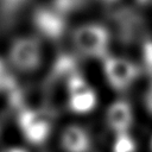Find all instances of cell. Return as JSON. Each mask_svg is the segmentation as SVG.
Here are the masks:
<instances>
[{
	"label": "cell",
	"mask_w": 152,
	"mask_h": 152,
	"mask_svg": "<svg viewBox=\"0 0 152 152\" xmlns=\"http://www.w3.org/2000/svg\"><path fill=\"white\" fill-rule=\"evenodd\" d=\"M110 33L100 24H86L78 26L72 34V42L80 53L91 58L107 57Z\"/></svg>",
	"instance_id": "cell-1"
},
{
	"label": "cell",
	"mask_w": 152,
	"mask_h": 152,
	"mask_svg": "<svg viewBox=\"0 0 152 152\" xmlns=\"http://www.w3.org/2000/svg\"><path fill=\"white\" fill-rule=\"evenodd\" d=\"M10 63L21 72H33L43 62L42 44L36 37L26 36L17 38L8 51Z\"/></svg>",
	"instance_id": "cell-2"
},
{
	"label": "cell",
	"mask_w": 152,
	"mask_h": 152,
	"mask_svg": "<svg viewBox=\"0 0 152 152\" xmlns=\"http://www.w3.org/2000/svg\"><path fill=\"white\" fill-rule=\"evenodd\" d=\"M106 78L115 90H125L139 76V68L131 61L122 57L107 56L103 58Z\"/></svg>",
	"instance_id": "cell-3"
},
{
	"label": "cell",
	"mask_w": 152,
	"mask_h": 152,
	"mask_svg": "<svg viewBox=\"0 0 152 152\" xmlns=\"http://www.w3.org/2000/svg\"><path fill=\"white\" fill-rule=\"evenodd\" d=\"M19 126L27 140L40 142L50 133V112L46 109L24 108L18 118Z\"/></svg>",
	"instance_id": "cell-4"
},
{
	"label": "cell",
	"mask_w": 152,
	"mask_h": 152,
	"mask_svg": "<svg viewBox=\"0 0 152 152\" xmlns=\"http://www.w3.org/2000/svg\"><path fill=\"white\" fill-rule=\"evenodd\" d=\"M68 90V107L71 112L84 114L93 110L96 106L97 97L95 91L87 84L84 78L77 74L71 77L66 86Z\"/></svg>",
	"instance_id": "cell-5"
},
{
	"label": "cell",
	"mask_w": 152,
	"mask_h": 152,
	"mask_svg": "<svg viewBox=\"0 0 152 152\" xmlns=\"http://www.w3.org/2000/svg\"><path fill=\"white\" fill-rule=\"evenodd\" d=\"M112 20L115 25L119 40L132 43L142 36L145 21L140 13L135 10L129 7L119 8L112 14Z\"/></svg>",
	"instance_id": "cell-6"
},
{
	"label": "cell",
	"mask_w": 152,
	"mask_h": 152,
	"mask_svg": "<svg viewBox=\"0 0 152 152\" xmlns=\"http://www.w3.org/2000/svg\"><path fill=\"white\" fill-rule=\"evenodd\" d=\"M33 24L45 38L51 40L59 39L66 28L64 14L55 8H37L33 14Z\"/></svg>",
	"instance_id": "cell-7"
},
{
	"label": "cell",
	"mask_w": 152,
	"mask_h": 152,
	"mask_svg": "<svg viewBox=\"0 0 152 152\" xmlns=\"http://www.w3.org/2000/svg\"><path fill=\"white\" fill-rule=\"evenodd\" d=\"M106 119L108 126L113 131L118 132L119 134H125L133 121L132 108L126 101L118 100L108 107Z\"/></svg>",
	"instance_id": "cell-8"
},
{
	"label": "cell",
	"mask_w": 152,
	"mask_h": 152,
	"mask_svg": "<svg viewBox=\"0 0 152 152\" xmlns=\"http://www.w3.org/2000/svg\"><path fill=\"white\" fill-rule=\"evenodd\" d=\"M61 144L65 152H88L91 139L84 128L77 125H70L62 132Z\"/></svg>",
	"instance_id": "cell-9"
},
{
	"label": "cell",
	"mask_w": 152,
	"mask_h": 152,
	"mask_svg": "<svg viewBox=\"0 0 152 152\" xmlns=\"http://www.w3.org/2000/svg\"><path fill=\"white\" fill-rule=\"evenodd\" d=\"M78 65L76 59L70 55H61L55 61L50 76L49 82L53 83H68V81L74 77L78 72Z\"/></svg>",
	"instance_id": "cell-10"
},
{
	"label": "cell",
	"mask_w": 152,
	"mask_h": 152,
	"mask_svg": "<svg viewBox=\"0 0 152 152\" xmlns=\"http://www.w3.org/2000/svg\"><path fill=\"white\" fill-rule=\"evenodd\" d=\"M87 0H53V8L62 14L74 12L84 6Z\"/></svg>",
	"instance_id": "cell-11"
},
{
	"label": "cell",
	"mask_w": 152,
	"mask_h": 152,
	"mask_svg": "<svg viewBox=\"0 0 152 152\" xmlns=\"http://www.w3.org/2000/svg\"><path fill=\"white\" fill-rule=\"evenodd\" d=\"M142 62L146 71L152 76V39H145L142 43Z\"/></svg>",
	"instance_id": "cell-12"
},
{
	"label": "cell",
	"mask_w": 152,
	"mask_h": 152,
	"mask_svg": "<svg viewBox=\"0 0 152 152\" xmlns=\"http://www.w3.org/2000/svg\"><path fill=\"white\" fill-rule=\"evenodd\" d=\"M145 106L148 113L152 115V86L148 88L146 95H145Z\"/></svg>",
	"instance_id": "cell-13"
},
{
	"label": "cell",
	"mask_w": 152,
	"mask_h": 152,
	"mask_svg": "<svg viewBox=\"0 0 152 152\" xmlns=\"http://www.w3.org/2000/svg\"><path fill=\"white\" fill-rule=\"evenodd\" d=\"M140 5H151L152 4V0H137Z\"/></svg>",
	"instance_id": "cell-14"
},
{
	"label": "cell",
	"mask_w": 152,
	"mask_h": 152,
	"mask_svg": "<svg viewBox=\"0 0 152 152\" xmlns=\"http://www.w3.org/2000/svg\"><path fill=\"white\" fill-rule=\"evenodd\" d=\"M100 1H102V2H114L116 0H100Z\"/></svg>",
	"instance_id": "cell-15"
},
{
	"label": "cell",
	"mask_w": 152,
	"mask_h": 152,
	"mask_svg": "<svg viewBox=\"0 0 152 152\" xmlns=\"http://www.w3.org/2000/svg\"><path fill=\"white\" fill-rule=\"evenodd\" d=\"M150 150L152 152V137H151V140H150Z\"/></svg>",
	"instance_id": "cell-16"
}]
</instances>
